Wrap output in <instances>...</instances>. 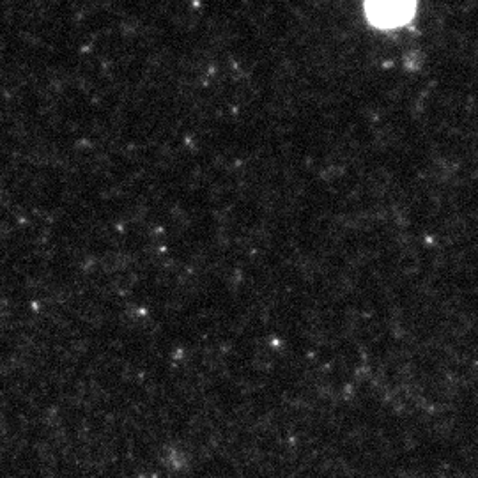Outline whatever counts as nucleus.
I'll list each match as a JSON object with an SVG mask.
<instances>
[{
  "label": "nucleus",
  "mask_w": 478,
  "mask_h": 478,
  "mask_svg": "<svg viewBox=\"0 0 478 478\" xmlns=\"http://www.w3.org/2000/svg\"><path fill=\"white\" fill-rule=\"evenodd\" d=\"M416 0H365L368 20L381 29L407 23L415 14Z\"/></svg>",
  "instance_id": "nucleus-1"
}]
</instances>
